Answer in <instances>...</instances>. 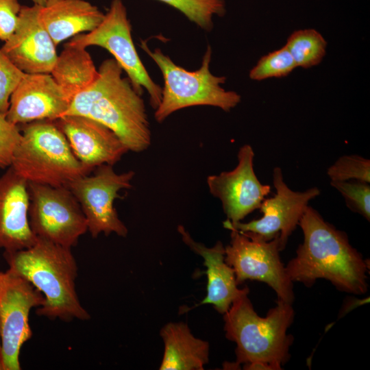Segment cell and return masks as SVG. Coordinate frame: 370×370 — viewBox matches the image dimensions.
I'll return each instance as SVG.
<instances>
[{"label": "cell", "mask_w": 370, "mask_h": 370, "mask_svg": "<svg viewBox=\"0 0 370 370\" xmlns=\"http://www.w3.org/2000/svg\"><path fill=\"white\" fill-rule=\"evenodd\" d=\"M21 132L10 166L27 182L67 186L92 171L75 157L55 121L25 123Z\"/></svg>", "instance_id": "5"}, {"label": "cell", "mask_w": 370, "mask_h": 370, "mask_svg": "<svg viewBox=\"0 0 370 370\" xmlns=\"http://www.w3.org/2000/svg\"><path fill=\"white\" fill-rule=\"evenodd\" d=\"M298 225L304 241L285 266L293 282L309 287L317 280L324 279L341 291L355 295L367 291V260L352 246L345 232L325 221L309 206Z\"/></svg>", "instance_id": "1"}, {"label": "cell", "mask_w": 370, "mask_h": 370, "mask_svg": "<svg viewBox=\"0 0 370 370\" xmlns=\"http://www.w3.org/2000/svg\"><path fill=\"white\" fill-rule=\"evenodd\" d=\"M237 157L238 164L233 170L207 177L210 193L221 201L227 220L232 223L260 208L271 192V186L262 184L255 173L253 148L243 145Z\"/></svg>", "instance_id": "13"}, {"label": "cell", "mask_w": 370, "mask_h": 370, "mask_svg": "<svg viewBox=\"0 0 370 370\" xmlns=\"http://www.w3.org/2000/svg\"><path fill=\"white\" fill-rule=\"evenodd\" d=\"M39 12L40 5H22L16 28L1 48L18 69L28 74L50 73L58 58L56 45Z\"/></svg>", "instance_id": "14"}, {"label": "cell", "mask_w": 370, "mask_h": 370, "mask_svg": "<svg viewBox=\"0 0 370 370\" xmlns=\"http://www.w3.org/2000/svg\"><path fill=\"white\" fill-rule=\"evenodd\" d=\"M21 138L19 126L10 123L0 114V168H8L13 153Z\"/></svg>", "instance_id": "28"}, {"label": "cell", "mask_w": 370, "mask_h": 370, "mask_svg": "<svg viewBox=\"0 0 370 370\" xmlns=\"http://www.w3.org/2000/svg\"><path fill=\"white\" fill-rule=\"evenodd\" d=\"M229 230L231 240L225 247V260L233 269L238 285L248 280L264 282L275 292L278 299L292 304L293 282L281 261L278 238L266 241Z\"/></svg>", "instance_id": "10"}, {"label": "cell", "mask_w": 370, "mask_h": 370, "mask_svg": "<svg viewBox=\"0 0 370 370\" xmlns=\"http://www.w3.org/2000/svg\"><path fill=\"white\" fill-rule=\"evenodd\" d=\"M40 18L56 47L84 32H91L104 14L86 0H45L40 6Z\"/></svg>", "instance_id": "19"}, {"label": "cell", "mask_w": 370, "mask_h": 370, "mask_svg": "<svg viewBox=\"0 0 370 370\" xmlns=\"http://www.w3.org/2000/svg\"><path fill=\"white\" fill-rule=\"evenodd\" d=\"M369 302V297L358 299L356 297H349L343 303L339 311L338 319L343 317L345 314L353 310L354 308Z\"/></svg>", "instance_id": "30"}, {"label": "cell", "mask_w": 370, "mask_h": 370, "mask_svg": "<svg viewBox=\"0 0 370 370\" xmlns=\"http://www.w3.org/2000/svg\"><path fill=\"white\" fill-rule=\"evenodd\" d=\"M9 269L21 275L45 298L36 313L50 319L70 321L90 319L76 291L78 267L71 249L38 238L32 246L4 251Z\"/></svg>", "instance_id": "3"}, {"label": "cell", "mask_w": 370, "mask_h": 370, "mask_svg": "<svg viewBox=\"0 0 370 370\" xmlns=\"http://www.w3.org/2000/svg\"><path fill=\"white\" fill-rule=\"evenodd\" d=\"M2 275H3V272L0 271V284H1V278H2Z\"/></svg>", "instance_id": "33"}, {"label": "cell", "mask_w": 370, "mask_h": 370, "mask_svg": "<svg viewBox=\"0 0 370 370\" xmlns=\"http://www.w3.org/2000/svg\"><path fill=\"white\" fill-rule=\"evenodd\" d=\"M1 336H0V370H2L1 359Z\"/></svg>", "instance_id": "32"}, {"label": "cell", "mask_w": 370, "mask_h": 370, "mask_svg": "<svg viewBox=\"0 0 370 370\" xmlns=\"http://www.w3.org/2000/svg\"><path fill=\"white\" fill-rule=\"evenodd\" d=\"M66 44L83 48L98 46L108 51L125 71L135 90L142 95L145 89L151 106L156 110L161 101L162 87L149 76L134 46L126 7L121 0H112L100 24L92 31L73 36Z\"/></svg>", "instance_id": "7"}, {"label": "cell", "mask_w": 370, "mask_h": 370, "mask_svg": "<svg viewBox=\"0 0 370 370\" xmlns=\"http://www.w3.org/2000/svg\"><path fill=\"white\" fill-rule=\"evenodd\" d=\"M70 103L50 73H25L10 97L6 119L18 126L55 121L65 114Z\"/></svg>", "instance_id": "15"}, {"label": "cell", "mask_w": 370, "mask_h": 370, "mask_svg": "<svg viewBox=\"0 0 370 370\" xmlns=\"http://www.w3.org/2000/svg\"><path fill=\"white\" fill-rule=\"evenodd\" d=\"M295 68V61L284 45L261 57L250 70L249 77L256 81L283 77L289 75Z\"/></svg>", "instance_id": "24"}, {"label": "cell", "mask_w": 370, "mask_h": 370, "mask_svg": "<svg viewBox=\"0 0 370 370\" xmlns=\"http://www.w3.org/2000/svg\"><path fill=\"white\" fill-rule=\"evenodd\" d=\"M50 74L71 102L92 85L99 75L86 48L67 44L58 55Z\"/></svg>", "instance_id": "21"}, {"label": "cell", "mask_w": 370, "mask_h": 370, "mask_svg": "<svg viewBox=\"0 0 370 370\" xmlns=\"http://www.w3.org/2000/svg\"><path fill=\"white\" fill-rule=\"evenodd\" d=\"M246 293L237 297L223 314L226 338L236 343L235 367L241 364L266 363L281 369L290 358L292 335L287 333L294 319L292 304L278 299L266 317L259 316Z\"/></svg>", "instance_id": "4"}, {"label": "cell", "mask_w": 370, "mask_h": 370, "mask_svg": "<svg viewBox=\"0 0 370 370\" xmlns=\"http://www.w3.org/2000/svg\"><path fill=\"white\" fill-rule=\"evenodd\" d=\"M330 181L370 182V161L358 155L339 157L327 171Z\"/></svg>", "instance_id": "25"}, {"label": "cell", "mask_w": 370, "mask_h": 370, "mask_svg": "<svg viewBox=\"0 0 370 370\" xmlns=\"http://www.w3.org/2000/svg\"><path fill=\"white\" fill-rule=\"evenodd\" d=\"M42 293L10 269L3 273L0 284V336L2 370H21L20 352L29 340L30 311L41 306Z\"/></svg>", "instance_id": "11"}, {"label": "cell", "mask_w": 370, "mask_h": 370, "mask_svg": "<svg viewBox=\"0 0 370 370\" xmlns=\"http://www.w3.org/2000/svg\"><path fill=\"white\" fill-rule=\"evenodd\" d=\"M92 171V175L78 177L67 186L86 217L88 231L93 238L101 233L125 237L128 230L120 219L114 203L120 197L121 190L132 187L135 173H118L110 164L100 165Z\"/></svg>", "instance_id": "9"}, {"label": "cell", "mask_w": 370, "mask_h": 370, "mask_svg": "<svg viewBox=\"0 0 370 370\" xmlns=\"http://www.w3.org/2000/svg\"><path fill=\"white\" fill-rule=\"evenodd\" d=\"M177 230L183 241L204 260L207 275V293L198 305L211 304L216 310L225 314L232 302L249 288H238L233 269L225 260V247L221 241L212 247L195 241L182 225Z\"/></svg>", "instance_id": "18"}, {"label": "cell", "mask_w": 370, "mask_h": 370, "mask_svg": "<svg viewBox=\"0 0 370 370\" xmlns=\"http://www.w3.org/2000/svg\"><path fill=\"white\" fill-rule=\"evenodd\" d=\"M21 6L18 0H0V40L5 42L14 32Z\"/></svg>", "instance_id": "29"}, {"label": "cell", "mask_w": 370, "mask_h": 370, "mask_svg": "<svg viewBox=\"0 0 370 370\" xmlns=\"http://www.w3.org/2000/svg\"><path fill=\"white\" fill-rule=\"evenodd\" d=\"M27 183L28 219L35 236L65 247L75 246L88 232V223L69 188Z\"/></svg>", "instance_id": "8"}, {"label": "cell", "mask_w": 370, "mask_h": 370, "mask_svg": "<svg viewBox=\"0 0 370 370\" xmlns=\"http://www.w3.org/2000/svg\"><path fill=\"white\" fill-rule=\"evenodd\" d=\"M99 77L71 101L63 115H80L92 119L111 130L128 151L147 149L151 133L144 100L114 59L105 60L98 69Z\"/></svg>", "instance_id": "2"}, {"label": "cell", "mask_w": 370, "mask_h": 370, "mask_svg": "<svg viewBox=\"0 0 370 370\" xmlns=\"http://www.w3.org/2000/svg\"><path fill=\"white\" fill-rule=\"evenodd\" d=\"M28 183L9 166L0 177V249L14 251L34 245L37 237L28 219Z\"/></svg>", "instance_id": "17"}, {"label": "cell", "mask_w": 370, "mask_h": 370, "mask_svg": "<svg viewBox=\"0 0 370 370\" xmlns=\"http://www.w3.org/2000/svg\"><path fill=\"white\" fill-rule=\"evenodd\" d=\"M35 5L42 6L45 4V0H32Z\"/></svg>", "instance_id": "31"}, {"label": "cell", "mask_w": 370, "mask_h": 370, "mask_svg": "<svg viewBox=\"0 0 370 370\" xmlns=\"http://www.w3.org/2000/svg\"><path fill=\"white\" fill-rule=\"evenodd\" d=\"M164 352L160 370H202L209 360V344L196 338L182 322L169 323L160 331Z\"/></svg>", "instance_id": "20"}, {"label": "cell", "mask_w": 370, "mask_h": 370, "mask_svg": "<svg viewBox=\"0 0 370 370\" xmlns=\"http://www.w3.org/2000/svg\"><path fill=\"white\" fill-rule=\"evenodd\" d=\"M140 47L159 67L164 79L161 101L154 114L157 122L162 123L173 112L188 107L210 106L230 112L241 102L239 94L221 86L226 78L210 72V46L206 48L200 67L193 71L177 65L159 48L151 51L145 40L140 42Z\"/></svg>", "instance_id": "6"}, {"label": "cell", "mask_w": 370, "mask_h": 370, "mask_svg": "<svg viewBox=\"0 0 370 370\" xmlns=\"http://www.w3.org/2000/svg\"><path fill=\"white\" fill-rule=\"evenodd\" d=\"M330 184L343 197L346 206L353 212L370 219V186L356 181H330Z\"/></svg>", "instance_id": "26"}, {"label": "cell", "mask_w": 370, "mask_h": 370, "mask_svg": "<svg viewBox=\"0 0 370 370\" xmlns=\"http://www.w3.org/2000/svg\"><path fill=\"white\" fill-rule=\"evenodd\" d=\"M25 74L0 48V114L6 116L10 97Z\"/></svg>", "instance_id": "27"}, {"label": "cell", "mask_w": 370, "mask_h": 370, "mask_svg": "<svg viewBox=\"0 0 370 370\" xmlns=\"http://www.w3.org/2000/svg\"><path fill=\"white\" fill-rule=\"evenodd\" d=\"M177 10L201 29L210 32L214 16H223L226 12L223 0H157Z\"/></svg>", "instance_id": "23"}, {"label": "cell", "mask_w": 370, "mask_h": 370, "mask_svg": "<svg viewBox=\"0 0 370 370\" xmlns=\"http://www.w3.org/2000/svg\"><path fill=\"white\" fill-rule=\"evenodd\" d=\"M285 46L297 67L310 69L323 60L327 42L317 30L306 29L293 32L287 38Z\"/></svg>", "instance_id": "22"}, {"label": "cell", "mask_w": 370, "mask_h": 370, "mask_svg": "<svg viewBox=\"0 0 370 370\" xmlns=\"http://www.w3.org/2000/svg\"><path fill=\"white\" fill-rule=\"evenodd\" d=\"M273 184L276 190L273 197L264 199L260 209L262 216L247 223H232L225 220L223 227L234 228L243 234L269 241L278 238L282 251L308 206L309 201L320 195L317 187L295 191L284 182L282 169L273 170Z\"/></svg>", "instance_id": "12"}, {"label": "cell", "mask_w": 370, "mask_h": 370, "mask_svg": "<svg viewBox=\"0 0 370 370\" xmlns=\"http://www.w3.org/2000/svg\"><path fill=\"white\" fill-rule=\"evenodd\" d=\"M55 121L75 157L92 171L102 164L113 166L129 151L111 130L92 119L64 115Z\"/></svg>", "instance_id": "16"}]
</instances>
